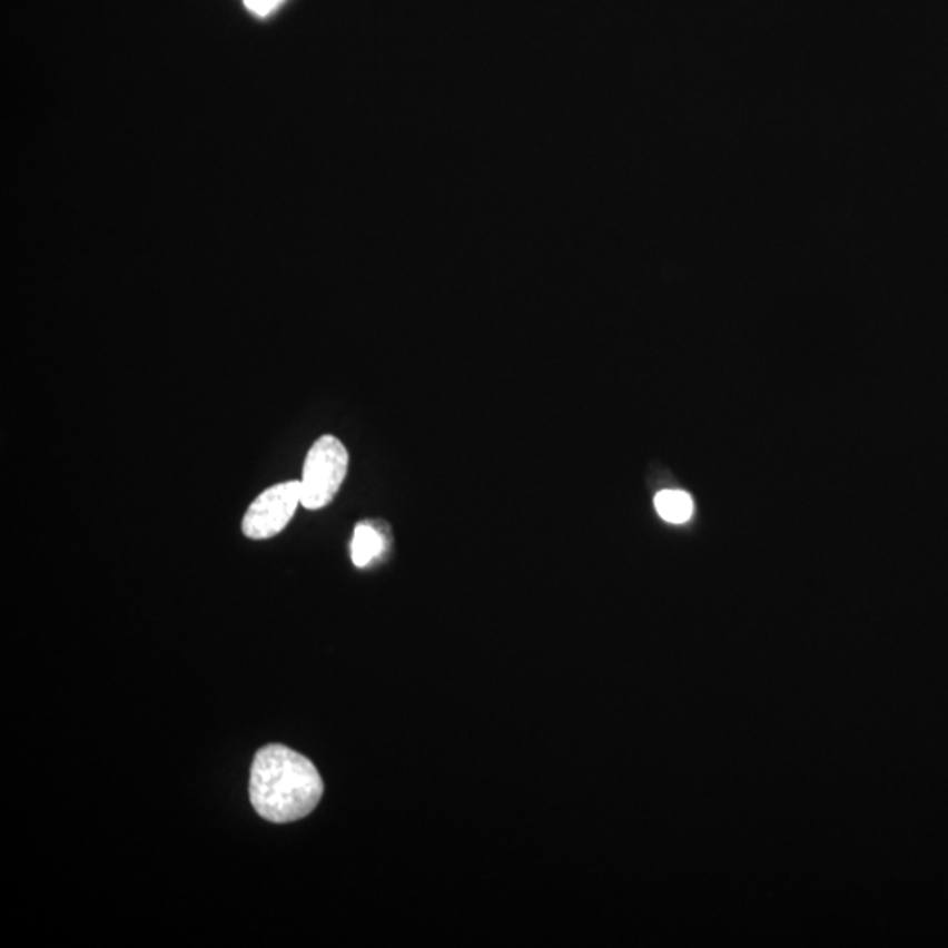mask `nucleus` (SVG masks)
Listing matches in <instances>:
<instances>
[{"instance_id":"obj_1","label":"nucleus","mask_w":948,"mask_h":948,"mask_svg":"<svg viewBox=\"0 0 948 948\" xmlns=\"http://www.w3.org/2000/svg\"><path fill=\"white\" fill-rule=\"evenodd\" d=\"M324 794L320 773L309 759L284 744H267L251 764L250 799L269 822L287 823L308 817Z\"/></svg>"},{"instance_id":"obj_2","label":"nucleus","mask_w":948,"mask_h":948,"mask_svg":"<svg viewBox=\"0 0 948 948\" xmlns=\"http://www.w3.org/2000/svg\"><path fill=\"white\" fill-rule=\"evenodd\" d=\"M348 450L337 437L322 436L304 462L300 504L306 510L329 506L348 473Z\"/></svg>"},{"instance_id":"obj_3","label":"nucleus","mask_w":948,"mask_h":948,"mask_svg":"<svg viewBox=\"0 0 948 948\" xmlns=\"http://www.w3.org/2000/svg\"><path fill=\"white\" fill-rule=\"evenodd\" d=\"M300 501V482L278 483L266 488L245 513L243 534L255 541L275 537L287 527Z\"/></svg>"},{"instance_id":"obj_4","label":"nucleus","mask_w":948,"mask_h":948,"mask_svg":"<svg viewBox=\"0 0 948 948\" xmlns=\"http://www.w3.org/2000/svg\"><path fill=\"white\" fill-rule=\"evenodd\" d=\"M387 546V540L382 529L375 522H361L355 527L354 540H352V561L355 566L366 567L371 562L378 559Z\"/></svg>"},{"instance_id":"obj_5","label":"nucleus","mask_w":948,"mask_h":948,"mask_svg":"<svg viewBox=\"0 0 948 948\" xmlns=\"http://www.w3.org/2000/svg\"><path fill=\"white\" fill-rule=\"evenodd\" d=\"M659 515L671 524H683L694 512L691 495L683 491H662L655 497Z\"/></svg>"},{"instance_id":"obj_6","label":"nucleus","mask_w":948,"mask_h":948,"mask_svg":"<svg viewBox=\"0 0 948 948\" xmlns=\"http://www.w3.org/2000/svg\"><path fill=\"white\" fill-rule=\"evenodd\" d=\"M279 2H282V0H245V4L248 6V9H251V11L257 14L269 13V11H273Z\"/></svg>"}]
</instances>
